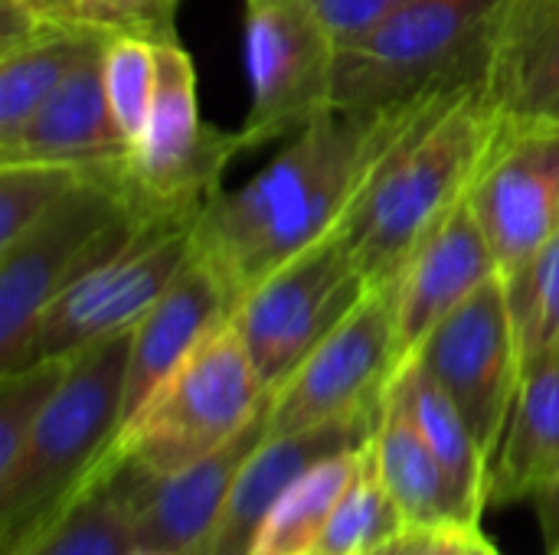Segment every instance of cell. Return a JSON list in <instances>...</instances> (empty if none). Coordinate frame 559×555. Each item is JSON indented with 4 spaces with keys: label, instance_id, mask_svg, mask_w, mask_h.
I'll return each instance as SVG.
<instances>
[{
    "label": "cell",
    "instance_id": "obj_1",
    "mask_svg": "<svg viewBox=\"0 0 559 555\" xmlns=\"http://www.w3.org/2000/svg\"><path fill=\"white\" fill-rule=\"evenodd\" d=\"M465 85L383 108H324L272 164L203 206L193 252L239 304L275 268L341 229L390 150Z\"/></svg>",
    "mask_w": 559,
    "mask_h": 555
},
{
    "label": "cell",
    "instance_id": "obj_2",
    "mask_svg": "<svg viewBox=\"0 0 559 555\" xmlns=\"http://www.w3.org/2000/svg\"><path fill=\"white\" fill-rule=\"evenodd\" d=\"M501 128L478 79L390 150L344 219L370 288L393 285L413 252L468 200Z\"/></svg>",
    "mask_w": 559,
    "mask_h": 555
},
{
    "label": "cell",
    "instance_id": "obj_3",
    "mask_svg": "<svg viewBox=\"0 0 559 555\" xmlns=\"http://www.w3.org/2000/svg\"><path fill=\"white\" fill-rule=\"evenodd\" d=\"M131 330L69 357V370L39 412L16 471L0 484L3 555L36 546L98 478L121 429Z\"/></svg>",
    "mask_w": 559,
    "mask_h": 555
},
{
    "label": "cell",
    "instance_id": "obj_4",
    "mask_svg": "<svg viewBox=\"0 0 559 555\" xmlns=\"http://www.w3.org/2000/svg\"><path fill=\"white\" fill-rule=\"evenodd\" d=\"M272 393L233 321L216 327L118 432L105 461L167 478L229 445L246 432Z\"/></svg>",
    "mask_w": 559,
    "mask_h": 555
},
{
    "label": "cell",
    "instance_id": "obj_5",
    "mask_svg": "<svg viewBox=\"0 0 559 555\" xmlns=\"http://www.w3.org/2000/svg\"><path fill=\"white\" fill-rule=\"evenodd\" d=\"M504 0H409L337 46L334 108H383L423 92L485 79Z\"/></svg>",
    "mask_w": 559,
    "mask_h": 555
},
{
    "label": "cell",
    "instance_id": "obj_6",
    "mask_svg": "<svg viewBox=\"0 0 559 555\" xmlns=\"http://www.w3.org/2000/svg\"><path fill=\"white\" fill-rule=\"evenodd\" d=\"M138 219L141 213L118 183L85 177L36 226L0 249V373L23 370L49 304L115 252Z\"/></svg>",
    "mask_w": 559,
    "mask_h": 555
},
{
    "label": "cell",
    "instance_id": "obj_7",
    "mask_svg": "<svg viewBox=\"0 0 559 555\" xmlns=\"http://www.w3.org/2000/svg\"><path fill=\"white\" fill-rule=\"evenodd\" d=\"M197 219L200 213L190 209L141 213L134 232L49 304L23 366L72 357L95 340L131 330L193 255Z\"/></svg>",
    "mask_w": 559,
    "mask_h": 555
},
{
    "label": "cell",
    "instance_id": "obj_8",
    "mask_svg": "<svg viewBox=\"0 0 559 555\" xmlns=\"http://www.w3.org/2000/svg\"><path fill=\"white\" fill-rule=\"evenodd\" d=\"M354 245L341 229L275 268L233 311V324L269 393L367 298Z\"/></svg>",
    "mask_w": 559,
    "mask_h": 555
},
{
    "label": "cell",
    "instance_id": "obj_9",
    "mask_svg": "<svg viewBox=\"0 0 559 555\" xmlns=\"http://www.w3.org/2000/svg\"><path fill=\"white\" fill-rule=\"evenodd\" d=\"M236 154H242L239 134H223L200 121L197 72L187 49L177 39L157 43L154 98L124 173L131 206L138 213H203L223 190L219 177Z\"/></svg>",
    "mask_w": 559,
    "mask_h": 555
},
{
    "label": "cell",
    "instance_id": "obj_10",
    "mask_svg": "<svg viewBox=\"0 0 559 555\" xmlns=\"http://www.w3.org/2000/svg\"><path fill=\"white\" fill-rule=\"evenodd\" d=\"M396 370L393 285H383L370 288L272 393L269 435H295L324 422L380 412Z\"/></svg>",
    "mask_w": 559,
    "mask_h": 555
},
{
    "label": "cell",
    "instance_id": "obj_11",
    "mask_svg": "<svg viewBox=\"0 0 559 555\" xmlns=\"http://www.w3.org/2000/svg\"><path fill=\"white\" fill-rule=\"evenodd\" d=\"M337 43L311 0L246 3V75L252 105L236 131L242 150L298 134L331 108Z\"/></svg>",
    "mask_w": 559,
    "mask_h": 555
},
{
    "label": "cell",
    "instance_id": "obj_12",
    "mask_svg": "<svg viewBox=\"0 0 559 555\" xmlns=\"http://www.w3.org/2000/svg\"><path fill=\"white\" fill-rule=\"evenodd\" d=\"M413 360L452 396L491 464L524 373L504 275L488 278L465 304H459Z\"/></svg>",
    "mask_w": 559,
    "mask_h": 555
},
{
    "label": "cell",
    "instance_id": "obj_13",
    "mask_svg": "<svg viewBox=\"0 0 559 555\" xmlns=\"http://www.w3.org/2000/svg\"><path fill=\"white\" fill-rule=\"evenodd\" d=\"M468 206L485 229L501 275L559 232V124H504Z\"/></svg>",
    "mask_w": 559,
    "mask_h": 555
},
{
    "label": "cell",
    "instance_id": "obj_14",
    "mask_svg": "<svg viewBox=\"0 0 559 555\" xmlns=\"http://www.w3.org/2000/svg\"><path fill=\"white\" fill-rule=\"evenodd\" d=\"M108 36L111 33H98L36 114L10 141H0V164L75 167L124 190L131 141L124 137L105 92Z\"/></svg>",
    "mask_w": 559,
    "mask_h": 555
},
{
    "label": "cell",
    "instance_id": "obj_15",
    "mask_svg": "<svg viewBox=\"0 0 559 555\" xmlns=\"http://www.w3.org/2000/svg\"><path fill=\"white\" fill-rule=\"evenodd\" d=\"M495 275H501L498 258L465 200L413 252L393 281L400 370L419 353L429 334Z\"/></svg>",
    "mask_w": 559,
    "mask_h": 555
},
{
    "label": "cell",
    "instance_id": "obj_16",
    "mask_svg": "<svg viewBox=\"0 0 559 555\" xmlns=\"http://www.w3.org/2000/svg\"><path fill=\"white\" fill-rule=\"evenodd\" d=\"M383 412V409H380ZM380 412L324 422L295 435H269L242 464L213 530L193 555H249L259 527L278 497L318 461L360 448L380 425Z\"/></svg>",
    "mask_w": 559,
    "mask_h": 555
},
{
    "label": "cell",
    "instance_id": "obj_17",
    "mask_svg": "<svg viewBox=\"0 0 559 555\" xmlns=\"http://www.w3.org/2000/svg\"><path fill=\"white\" fill-rule=\"evenodd\" d=\"M233 311L236 298L229 294L223 278L193 252L180 275L170 281V288L151 304V311L131 330L121 429L216 327L233 321Z\"/></svg>",
    "mask_w": 559,
    "mask_h": 555
},
{
    "label": "cell",
    "instance_id": "obj_18",
    "mask_svg": "<svg viewBox=\"0 0 559 555\" xmlns=\"http://www.w3.org/2000/svg\"><path fill=\"white\" fill-rule=\"evenodd\" d=\"M269 406L246 432H239L229 445L206 455L203 461L183 471H174L167 478H147L141 471L144 484H141L138 510H134L138 550L167 555H193L200 550L242 464L269 438Z\"/></svg>",
    "mask_w": 559,
    "mask_h": 555
},
{
    "label": "cell",
    "instance_id": "obj_19",
    "mask_svg": "<svg viewBox=\"0 0 559 555\" xmlns=\"http://www.w3.org/2000/svg\"><path fill=\"white\" fill-rule=\"evenodd\" d=\"M481 85L504 124H559V0H504Z\"/></svg>",
    "mask_w": 559,
    "mask_h": 555
},
{
    "label": "cell",
    "instance_id": "obj_20",
    "mask_svg": "<svg viewBox=\"0 0 559 555\" xmlns=\"http://www.w3.org/2000/svg\"><path fill=\"white\" fill-rule=\"evenodd\" d=\"M559 474V347L521 373L504 435L491 458L488 504L534 500Z\"/></svg>",
    "mask_w": 559,
    "mask_h": 555
},
{
    "label": "cell",
    "instance_id": "obj_21",
    "mask_svg": "<svg viewBox=\"0 0 559 555\" xmlns=\"http://www.w3.org/2000/svg\"><path fill=\"white\" fill-rule=\"evenodd\" d=\"M373 445H377L383 484L396 504L403 530L439 533V530L465 527L449 478L432 445L426 442L423 429L416 425L413 409L396 383L386 393L380 425L373 432Z\"/></svg>",
    "mask_w": 559,
    "mask_h": 555
},
{
    "label": "cell",
    "instance_id": "obj_22",
    "mask_svg": "<svg viewBox=\"0 0 559 555\" xmlns=\"http://www.w3.org/2000/svg\"><path fill=\"white\" fill-rule=\"evenodd\" d=\"M105 33L79 20L33 23L0 49V141H10L56 92L88 43Z\"/></svg>",
    "mask_w": 559,
    "mask_h": 555
},
{
    "label": "cell",
    "instance_id": "obj_23",
    "mask_svg": "<svg viewBox=\"0 0 559 555\" xmlns=\"http://www.w3.org/2000/svg\"><path fill=\"white\" fill-rule=\"evenodd\" d=\"M393 383L403 389L416 425L423 429L426 442L432 445V451H436V458H439V464H442V471L449 478V487H452V497L459 504L462 523L478 527L481 510L488 507L491 464H488L485 451L478 448L468 422L462 419L452 396L423 370V363L409 360L393 376Z\"/></svg>",
    "mask_w": 559,
    "mask_h": 555
},
{
    "label": "cell",
    "instance_id": "obj_24",
    "mask_svg": "<svg viewBox=\"0 0 559 555\" xmlns=\"http://www.w3.org/2000/svg\"><path fill=\"white\" fill-rule=\"evenodd\" d=\"M141 484L138 468L102 461L82 500L23 555H131Z\"/></svg>",
    "mask_w": 559,
    "mask_h": 555
},
{
    "label": "cell",
    "instance_id": "obj_25",
    "mask_svg": "<svg viewBox=\"0 0 559 555\" xmlns=\"http://www.w3.org/2000/svg\"><path fill=\"white\" fill-rule=\"evenodd\" d=\"M357 451L331 455L308 468L272 507L265 523L255 533L252 553L249 555H295L314 550L318 536L324 533L341 494L347 491L354 468H357Z\"/></svg>",
    "mask_w": 559,
    "mask_h": 555
},
{
    "label": "cell",
    "instance_id": "obj_26",
    "mask_svg": "<svg viewBox=\"0 0 559 555\" xmlns=\"http://www.w3.org/2000/svg\"><path fill=\"white\" fill-rule=\"evenodd\" d=\"M403 520L396 514V504L383 484L377 445L373 435L357 451V468L341 494L324 533L314 543V553L321 555H360L370 546L383 543L386 536L400 533Z\"/></svg>",
    "mask_w": 559,
    "mask_h": 555
},
{
    "label": "cell",
    "instance_id": "obj_27",
    "mask_svg": "<svg viewBox=\"0 0 559 555\" xmlns=\"http://www.w3.org/2000/svg\"><path fill=\"white\" fill-rule=\"evenodd\" d=\"M521 366L559 347V232L504 275Z\"/></svg>",
    "mask_w": 559,
    "mask_h": 555
},
{
    "label": "cell",
    "instance_id": "obj_28",
    "mask_svg": "<svg viewBox=\"0 0 559 555\" xmlns=\"http://www.w3.org/2000/svg\"><path fill=\"white\" fill-rule=\"evenodd\" d=\"M69 370V357L0 373V484L16 471L33 425Z\"/></svg>",
    "mask_w": 559,
    "mask_h": 555
},
{
    "label": "cell",
    "instance_id": "obj_29",
    "mask_svg": "<svg viewBox=\"0 0 559 555\" xmlns=\"http://www.w3.org/2000/svg\"><path fill=\"white\" fill-rule=\"evenodd\" d=\"M85 177L59 164H0V249L36 226Z\"/></svg>",
    "mask_w": 559,
    "mask_h": 555
},
{
    "label": "cell",
    "instance_id": "obj_30",
    "mask_svg": "<svg viewBox=\"0 0 559 555\" xmlns=\"http://www.w3.org/2000/svg\"><path fill=\"white\" fill-rule=\"evenodd\" d=\"M154 79H157V43L138 39V36H108L105 43V92L108 105L124 131V137L134 144L154 98Z\"/></svg>",
    "mask_w": 559,
    "mask_h": 555
},
{
    "label": "cell",
    "instance_id": "obj_31",
    "mask_svg": "<svg viewBox=\"0 0 559 555\" xmlns=\"http://www.w3.org/2000/svg\"><path fill=\"white\" fill-rule=\"evenodd\" d=\"M177 3L180 0H75V20L111 36L174 43Z\"/></svg>",
    "mask_w": 559,
    "mask_h": 555
},
{
    "label": "cell",
    "instance_id": "obj_32",
    "mask_svg": "<svg viewBox=\"0 0 559 555\" xmlns=\"http://www.w3.org/2000/svg\"><path fill=\"white\" fill-rule=\"evenodd\" d=\"M403 3H409V0H311L314 13L321 16V23L328 26V33L334 36L337 46L364 36L367 29H373L383 16H390Z\"/></svg>",
    "mask_w": 559,
    "mask_h": 555
},
{
    "label": "cell",
    "instance_id": "obj_33",
    "mask_svg": "<svg viewBox=\"0 0 559 555\" xmlns=\"http://www.w3.org/2000/svg\"><path fill=\"white\" fill-rule=\"evenodd\" d=\"M537 504V517H540V530H544V540H547V550L559 546V474L557 481L534 497Z\"/></svg>",
    "mask_w": 559,
    "mask_h": 555
},
{
    "label": "cell",
    "instance_id": "obj_34",
    "mask_svg": "<svg viewBox=\"0 0 559 555\" xmlns=\"http://www.w3.org/2000/svg\"><path fill=\"white\" fill-rule=\"evenodd\" d=\"M20 3L29 16L43 23H69L75 20V0H13Z\"/></svg>",
    "mask_w": 559,
    "mask_h": 555
},
{
    "label": "cell",
    "instance_id": "obj_35",
    "mask_svg": "<svg viewBox=\"0 0 559 555\" xmlns=\"http://www.w3.org/2000/svg\"><path fill=\"white\" fill-rule=\"evenodd\" d=\"M459 530L462 527L439 530V533H419L409 555H455L459 553Z\"/></svg>",
    "mask_w": 559,
    "mask_h": 555
},
{
    "label": "cell",
    "instance_id": "obj_36",
    "mask_svg": "<svg viewBox=\"0 0 559 555\" xmlns=\"http://www.w3.org/2000/svg\"><path fill=\"white\" fill-rule=\"evenodd\" d=\"M455 555H501V553L485 540V533H481L478 527H462V530H459V553Z\"/></svg>",
    "mask_w": 559,
    "mask_h": 555
},
{
    "label": "cell",
    "instance_id": "obj_37",
    "mask_svg": "<svg viewBox=\"0 0 559 555\" xmlns=\"http://www.w3.org/2000/svg\"><path fill=\"white\" fill-rule=\"evenodd\" d=\"M416 536H419V533H409V530H400V533H393V536H386L383 543H377V546H370L367 553H360V555H409V550H413V543H416Z\"/></svg>",
    "mask_w": 559,
    "mask_h": 555
},
{
    "label": "cell",
    "instance_id": "obj_38",
    "mask_svg": "<svg viewBox=\"0 0 559 555\" xmlns=\"http://www.w3.org/2000/svg\"><path fill=\"white\" fill-rule=\"evenodd\" d=\"M131 555H167V553H154V550H134Z\"/></svg>",
    "mask_w": 559,
    "mask_h": 555
},
{
    "label": "cell",
    "instance_id": "obj_39",
    "mask_svg": "<svg viewBox=\"0 0 559 555\" xmlns=\"http://www.w3.org/2000/svg\"><path fill=\"white\" fill-rule=\"evenodd\" d=\"M547 555H559V546H554V550H547Z\"/></svg>",
    "mask_w": 559,
    "mask_h": 555
},
{
    "label": "cell",
    "instance_id": "obj_40",
    "mask_svg": "<svg viewBox=\"0 0 559 555\" xmlns=\"http://www.w3.org/2000/svg\"><path fill=\"white\" fill-rule=\"evenodd\" d=\"M295 555H321V553H314V550H308V553H295Z\"/></svg>",
    "mask_w": 559,
    "mask_h": 555
}]
</instances>
